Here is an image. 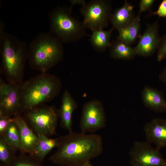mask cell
<instances>
[{
    "label": "cell",
    "instance_id": "obj_1",
    "mask_svg": "<svg viewBox=\"0 0 166 166\" xmlns=\"http://www.w3.org/2000/svg\"><path fill=\"white\" fill-rule=\"evenodd\" d=\"M59 139L57 150L49 160L61 166H80L99 156L103 150L102 138L98 134L72 131Z\"/></svg>",
    "mask_w": 166,
    "mask_h": 166
},
{
    "label": "cell",
    "instance_id": "obj_2",
    "mask_svg": "<svg viewBox=\"0 0 166 166\" xmlns=\"http://www.w3.org/2000/svg\"><path fill=\"white\" fill-rule=\"evenodd\" d=\"M1 69L10 81L17 84L22 75L28 58V46L24 41L5 31L3 23L0 26Z\"/></svg>",
    "mask_w": 166,
    "mask_h": 166
},
{
    "label": "cell",
    "instance_id": "obj_3",
    "mask_svg": "<svg viewBox=\"0 0 166 166\" xmlns=\"http://www.w3.org/2000/svg\"><path fill=\"white\" fill-rule=\"evenodd\" d=\"M28 52L30 66L45 73L62 59L63 43L51 33H40L28 46Z\"/></svg>",
    "mask_w": 166,
    "mask_h": 166
},
{
    "label": "cell",
    "instance_id": "obj_4",
    "mask_svg": "<svg viewBox=\"0 0 166 166\" xmlns=\"http://www.w3.org/2000/svg\"><path fill=\"white\" fill-rule=\"evenodd\" d=\"M61 84L55 76L43 73L19 86L22 110H29L51 100L60 93Z\"/></svg>",
    "mask_w": 166,
    "mask_h": 166
},
{
    "label": "cell",
    "instance_id": "obj_5",
    "mask_svg": "<svg viewBox=\"0 0 166 166\" xmlns=\"http://www.w3.org/2000/svg\"><path fill=\"white\" fill-rule=\"evenodd\" d=\"M72 8L58 6L49 14L51 33L63 43L76 42L87 35L82 22L72 15Z\"/></svg>",
    "mask_w": 166,
    "mask_h": 166
},
{
    "label": "cell",
    "instance_id": "obj_6",
    "mask_svg": "<svg viewBox=\"0 0 166 166\" xmlns=\"http://www.w3.org/2000/svg\"><path fill=\"white\" fill-rule=\"evenodd\" d=\"M80 11L83 17L82 22L85 29L92 32L103 29L107 26L112 14L111 2L108 0L85 2Z\"/></svg>",
    "mask_w": 166,
    "mask_h": 166
},
{
    "label": "cell",
    "instance_id": "obj_7",
    "mask_svg": "<svg viewBox=\"0 0 166 166\" xmlns=\"http://www.w3.org/2000/svg\"><path fill=\"white\" fill-rule=\"evenodd\" d=\"M27 117L38 135L47 136L56 133L58 112L52 107L35 108L28 110Z\"/></svg>",
    "mask_w": 166,
    "mask_h": 166
},
{
    "label": "cell",
    "instance_id": "obj_8",
    "mask_svg": "<svg viewBox=\"0 0 166 166\" xmlns=\"http://www.w3.org/2000/svg\"><path fill=\"white\" fill-rule=\"evenodd\" d=\"M129 155L132 166H166L160 149L152 147L147 140L135 142Z\"/></svg>",
    "mask_w": 166,
    "mask_h": 166
},
{
    "label": "cell",
    "instance_id": "obj_9",
    "mask_svg": "<svg viewBox=\"0 0 166 166\" xmlns=\"http://www.w3.org/2000/svg\"><path fill=\"white\" fill-rule=\"evenodd\" d=\"M106 120L101 102L97 100L89 101L82 108L80 123L81 132L86 133L100 129L105 126Z\"/></svg>",
    "mask_w": 166,
    "mask_h": 166
},
{
    "label": "cell",
    "instance_id": "obj_10",
    "mask_svg": "<svg viewBox=\"0 0 166 166\" xmlns=\"http://www.w3.org/2000/svg\"><path fill=\"white\" fill-rule=\"evenodd\" d=\"M22 110L19 86L16 84L6 83L0 80V113L12 117L18 115Z\"/></svg>",
    "mask_w": 166,
    "mask_h": 166
},
{
    "label": "cell",
    "instance_id": "obj_11",
    "mask_svg": "<svg viewBox=\"0 0 166 166\" xmlns=\"http://www.w3.org/2000/svg\"><path fill=\"white\" fill-rule=\"evenodd\" d=\"M160 38L158 21L148 24L144 32L139 38L134 49L136 55L148 57L153 55L158 49Z\"/></svg>",
    "mask_w": 166,
    "mask_h": 166
},
{
    "label": "cell",
    "instance_id": "obj_12",
    "mask_svg": "<svg viewBox=\"0 0 166 166\" xmlns=\"http://www.w3.org/2000/svg\"><path fill=\"white\" fill-rule=\"evenodd\" d=\"M144 131L147 141L160 149L166 146V120L156 118L145 124Z\"/></svg>",
    "mask_w": 166,
    "mask_h": 166
},
{
    "label": "cell",
    "instance_id": "obj_13",
    "mask_svg": "<svg viewBox=\"0 0 166 166\" xmlns=\"http://www.w3.org/2000/svg\"><path fill=\"white\" fill-rule=\"evenodd\" d=\"M141 97L144 105L148 109L156 113L166 112V101L162 91L146 86L141 92Z\"/></svg>",
    "mask_w": 166,
    "mask_h": 166
},
{
    "label": "cell",
    "instance_id": "obj_14",
    "mask_svg": "<svg viewBox=\"0 0 166 166\" xmlns=\"http://www.w3.org/2000/svg\"><path fill=\"white\" fill-rule=\"evenodd\" d=\"M77 104L70 93L65 90L63 94L61 105L58 111L61 125L69 132L72 131V115Z\"/></svg>",
    "mask_w": 166,
    "mask_h": 166
},
{
    "label": "cell",
    "instance_id": "obj_15",
    "mask_svg": "<svg viewBox=\"0 0 166 166\" xmlns=\"http://www.w3.org/2000/svg\"><path fill=\"white\" fill-rule=\"evenodd\" d=\"M136 17L133 6L125 1L122 6L117 8L112 13L110 21L112 28L118 30L129 25Z\"/></svg>",
    "mask_w": 166,
    "mask_h": 166
},
{
    "label": "cell",
    "instance_id": "obj_16",
    "mask_svg": "<svg viewBox=\"0 0 166 166\" xmlns=\"http://www.w3.org/2000/svg\"><path fill=\"white\" fill-rule=\"evenodd\" d=\"M38 141L31 153L32 157L42 163L45 157L53 149L57 147L59 144V137L51 138L42 135H38Z\"/></svg>",
    "mask_w": 166,
    "mask_h": 166
},
{
    "label": "cell",
    "instance_id": "obj_17",
    "mask_svg": "<svg viewBox=\"0 0 166 166\" xmlns=\"http://www.w3.org/2000/svg\"><path fill=\"white\" fill-rule=\"evenodd\" d=\"M14 121L19 128L24 149L26 153L30 154L38 141V136L33 132L20 116L14 117Z\"/></svg>",
    "mask_w": 166,
    "mask_h": 166
},
{
    "label": "cell",
    "instance_id": "obj_18",
    "mask_svg": "<svg viewBox=\"0 0 166 166\" xmlns=\"http://www.w3.org/2000/svg\"><path fill=\"white\" fill-rule=\"evenodd\" d=\"M140 29V14H138L131 24L117 30V39L131 45L139 38L141 35Z\"/></svg>",
    "mask_w": 166,
    "mask_h": 166
},
{
    "label": "cell",
    "instance_id": "obj_19",
    "mask_svg": "<svg viewBox=\"0 0 166 166\" xmlns=\"http://www.w3.org/2000/svg\"><path fill=\"white\" fill-rule=\"evenodd\" d=\"M109 48L110 57L115 59L130 60L136 55L134 48L117 39L111 42Z\"/></svg>",
    "mask_w": 166,
    "mask_h": 166
},
{
    "label": "cell",
    "instance_id": "obj_20",
    "mask_svg": "<svg viewBox=\"0 0 166 166\" xmlns=\"http://www.w3.org/2000/svg\"><path fill=\"white\" fill-rule=\"evenodd\" d=\"M114 29L112 28L108 30L101 29L92 32L90 36V44L96 51H105L111 45L110 39Z\"/></svg>",
    "mask_w": 166,
    "mask_h": 166
},
{
    "label": "cell",
    "instance_id": "obj_21",
    "mask_svg": "<svg viewBox=\"0 0 166 166\" xmlns=\"http://www.w3.org/2000/svg\"><path fill=\"white\" fill-rule=\"evenodd\" d=\"M2 136H3L9 144L21 153H26L23 146L19 128L14 121L10 124Z\"/></svg>",
    "mask_w": 166,
    "mask_h": 166
},
{
    "label": "cell",
    "instance_id": "obj_22",
    "mask_svg": "<svg viewBox=\"0 0 166 166\" xmlns=\"http://www.w3.org/2000/svg\"><path fill=\"white\" fill-rule=\"evenodd\" d=\"M17 151L7 142L3 136H0V163L10 166L16 156Z\"/></svg>",
    "mask_w": 166,
    "mask_h": 166
},
{
    "label": "cell",
    "instance_id": "obj_23",
    "mask_svg": "<svg viewBox=\"0 0 166 166\" xmlns=\"http://www.w3.org/2000/svg\"><path fill=\"white\" fill-rule=\"evenodd\" d=\"M10 166H42V163L29 155L21 153L16 156Z\"/></svg>",
    "mask_w": 166,
    "mask_h": 166
},
{
    "label": "cell",
    "instance_id": "obj_24",
    "mask_svg": "<svg viewBox=\"0 0 166 166\" xmlns=\"http://www.w3.org/2000/svg\"><path fill=\"white\" fill-rule=\"evenodd\" d=\"M157 50V58L158 61H160L166 58V32L160 38Z\"/></svg>",
    "mask_w": 166,
    "mask_h": 166
},
{
    "label": "cell",
    "instance_id": "obj_25",
    "mask_svg": "<svg viewBox=\"0 0 166 166\" xmlns=\"http://www.w3.org/2000/svg\"><path fill=\"white\" fill-rule=\"evenodd\" d=\"M14 121V117L0 113V136L3 135L10 124Z\"/></svg>",
    "mask_w": 166,
    "mask_h": 166
},
{
    "label": "cell",
    "instance_id": "obj_26",
    "mask_svg": "<svg viewBox=\"0 0 166 166\" xmlns=\"http://www.w3.org/2000/svg\"><path fill=\"white\" fill-rule=\"evenodd\" d=\"M154 0H141L139 4V14L143 12L150 10L153 4L155 2Z\"/></svg>",
    "mask_w": 166,
    "mask_h": 166
},
{
    "label": "cell",
    "instance_id": "obj_27",
    "mask_svg": "<svg viewBox=\"0 0 166 166\" xmlns=\"http://www.w3.org/2000/svg\"><path fill=\"white\" fill-rule=\"evenodd\" d=\"M150 11L151 15H157L160 17H166V0H163L161 2L156 11Z\"/></svg>",
    "mask_w": 166,
    "mask_h": 166
},
{
    "label": "cell",
    "instance_id": "obj_28",
    "mask_svg": "<svg viewBox=\"0 0 166 166\" xmlns=\"http://www.w3.org/2000/svg\"><path fill=\"white\" fill-rule=\"evenodd\" d=\"M159 78L166 85V66L159 75Z\"/></svg>",
    "mask_w": 166,
    "mask_h": 166
},
{
    "label": "cell",
    "instance_id": "obj_29",
    "mask_svg": "<svg viewBox=\"0 0 166 166\" xmlns=\"http://www.w3.org/2000/svg\"><path fill=\"white\" fill-rule=\"evenodd\" d=\"M80 166H93L90 161L87 162Z\"/></svg>",
    "mask_w": 166,
    "mask_h": 166
},
{
    "label": "cell",
    "instance_id": "obj_30",
    "mask_svg": "<svg viewBox=\"0 0 166 166\" xmlns=\"http://www.w3.org/2000/svg\"><path fill=\"white\" fill-rule=\"evenodd\" d=\"M0 166H7L6 165H5L3 164H2V163H0Z\"/></svg>",
    "mask_w": 166,
    "mask_h": 166
}]
</instances>
